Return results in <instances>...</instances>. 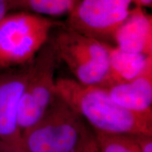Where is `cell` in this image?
I'll list each match as a JSON object with an SVG mask.
<instances>
[{"instance_id": "obj_1", "label": "cell", "mask_w": 152, "mask_h": 152, "mask_svg": "<svg viewBox=\"0 0 152 152\" xmlns=\"http://www.w3.org/2000/svg\"><path fill=\"white\" fill-rule=\"evenodd\" d=\"M56 94L94 130L134 135H152V115L132 112L118 105L105 87L82 84L75 79L56 80Z\"/></svg>"}, {"instance_id": "obj_2", "label": "cell", "mask_w": 152, "mask_h": 152, "mask_svg": "<svg viewBox=\"0 0 152 152\" xmlns=\"http://www.w3.org/2000/svg\"><path fill=\"white\" fill-rule=\"evenodd\" d=\"M92 135L80 115L56 96L42 117L22 133L21 145L27 152H82Z\"/></svg>"}, {"instance_id": "obj_3", "label": "cell", "mask_w": 152, "mask_h": 152, "mask_svg": "<svg viewBox=\"0 0 152 152\" xmlns=\"http://www.w3.org/2000/svg\"><path fill=\"white\" fill-rule=\"evenodd\" d=\"M57 23L28 11L7 14L0 21V67L29 61L42 48Z\"/></svg>"}, {"instance_id": "obj_4", "label": "cell", "mask_w": 152, "mask_h": 152, "mask_svg": "<svg viewBox=\"0 0 152 152\" xmlns=\"http://www.w3.org/2000/svg\"><path fill=\"white\" fill-rule=\"evenodd\" d=\"M53 49L79 83L107 86L109 59L106 43L66 28L57 35Z\"/></svg>"}, {"instance_id": "obj_5", "label": "cell", "mask_w": 152, "mask_h": 152, "mask_svg": "<svg viewBox=\"0 0 152 152\" xmlns=\"http://www.w3.org/2000/svg\"><path fill=\"white\" fill-rule=\"evenodd\" d=\"M56 57L54 49H46L31 65L17 113V124L21 134L42 117L56 98Z\"/></svg>"}, {"instance_id": "obj_6", "label": "cell", "mask_w": 152, "mask_h": 152, "mask_svg": "<svg viewBox=\"0 0 152 152\" xmlns=\"http://www.w3.org/2000/svg\"><path fill=\"white\" fill-rule=\"evenodd\" d=\"M132 4L131 0H79L68 15L67 28L99 40L113 38Z\"/></svg>"}, {"instance_id": "obj_7", "label": "cell", "mask_w": 152, "mask_h": 152, "mask_svg": "<svg viewBox=\"0 0 152 152\" xmlns=\"http://www.w3.org/2000/svg\"><path fill=\"white\" fill-rule=\"evenodd\" d=\"M30 71L31 66L20 71L0 75V143L18 144L21 142L17 113Z\"/></svg>"}, {"instance_id": "obj_8", "label": "cell", "mask_w": 152, "mask_h": 152, "mask_svg": "<svg viewBox=\"0 0 152 152\" xmlns=\"http://www.w3.org/2000/svg\"><path fill=\"white\" fill-rule=\"evenodd\" d=\"M123 50L152 56V17L143 8L134 7L113 36Z\"/></svg>"}, {"instance_id": "obj_9", "label": "cell", "mask_w": 152, "mask_h": 152, "mask_svg": "<svg viewBox=\"0 0 152 152\" xmlns=\"http://www.w3.org/2000/svg\"><path fill=\"white\" fill-rule=\"evenodd\" d=\"M105 88L118 105L137 113L152 115V65L132 80Z\"/></svg>"}, {"instance_id": "obj_10", "label": "cell", "mask_w": 152, "mask_h": 152, "mask_svg": "<svg viewBox=\"0 0 152 152\" xmlns=\"http://www.w3.org/2000/svg\"><path fill=\"white\" fill-rule=\"evenodd\" d=\"M109 59V73L106 87L136 78L152 65V56L123 50L106 44Z\"/></svg>"}, {"instance_id": "obj_11", "label": "cell", "mask_w": 152, "mask_h": 152, "mask_svg": "<svg viewBox=\"0 0 152 152\" xmlns=\"http://www.w3.org/2000/svg\"><path fill=\"white\" fill-rule=\"evenodd\" d=\"M11 9H20L42 16H59L71 13L75 0H9Z\"/></svg>"}, {"instance_id": "obj_12", "label": "cell", "mask_w": 152, "mask_h": 152, "mask_svg": "<svg viewBox=\"0 0 152 152\" xmlns=\"http://www.w3.org/2000/svg\"><path fill=\"white\" fill-rule=\"evenodd\" d=\"M94 137L99 152H140L132 135L94 130Z\"/></svg>"}, {"instance_id": "obj_13", "label": "cell", "mask_w": 152, "mask_h": 152, "mask_svg": "<svg viewBox=\"0 0 152 152\" xmlns=\"http://www.w3.org/2000/svg\"><path fill=\"white\" fill-rule=\"evenodd\" d=\"M132 137L140 152H152V135L141 134Z\"/></svg>"}, {"instance_id": "obj_14", "label": "cell", "mask_w": 152, "mask_h": 152, "mask_svg": "<svg viewBox=\"0 0 152 152\" xmlns=\"http://www.w3.org/2000/svg\"><path fill=\"white\" fill-rule=\"evenodd\" d=\"M0 152H27L22 147L21 142L18 144L0 143Z\"/></svg>"}, {"instance_id": "obj_15", "label": "cell", "mask_w": 152, "mask_h": 152, "mask_svg": "<svg viewBox=\"0 0 152 152\" xmlns=\"http://www.w3.org/2000/svg\"><path fill=\"white\" fill-rule=\"evenodd\" d=\"M11 10L10 1L9 0H0V21L6 15L8 14V11Z\"/></svg>"}, {"instance_id": "obj_16", "label": "cell", "mask_w": 152, "mask_h": 152, "mask_svg": "<svg viewBox=\"0 0 152 152\" xmlns=\"http://www.w3.org/2000/svg\"><path fill=\"white\" fill-rule=\"evenodd\" d=\"M82 152H99L97 147H96V142H95L94 134H93L92 137L90 139V140L86 144V145H85V147L83 149Z\"/></svg>"}, {"instance_id": "obj_17", "label": "cell", "mask_w": 152, "mask_h": 152, "mask_svg": "<svg viewBox=\"0 0 152 152\" xmlns=\"http://www.w3.org/2000/svg\"><path fill=\"white\" fill-rule=\"evenodd\" d=\"M133 4L135 7L146 8V7H151L152 5V0H131Z\"/></svg>"}, {"instance_id": "obj_18", "label": "cell", "mask_w": 152, "mask_h": 152, "mask_svg": "<svg viewBox=\"0 0 152 152\" xmlns=\"http://www.w3.org/2000/svg\"><path fill=\"white\" fill-rule=\"evenodd\" d=\"M75 1H77H77H79V0H75Z\"/></svg>"}]
</instances>
